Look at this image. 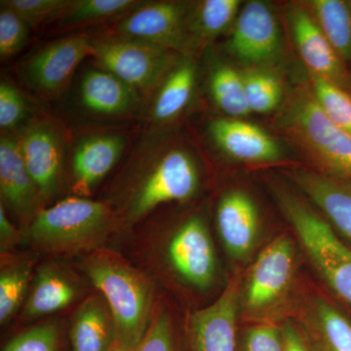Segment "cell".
<instances>
[{"mask_svg": "<svg viewBox=\"0 0 351 351\" xmlns=\"http://www.w3.org/2000/svg\"><path fill=\"white\" fill-rule=\"evenodd\" d=\"M284 121L314 158L339 179L351 181V137L329 119L313 91L295 99Z\"/></svg>", "mask_w": 351, "mask_h": 351, "instance_id": "277c9868", "label": "cell"}, {"mask_svg": "<svg viewBox=\"0 0 351 351\" xmlns=\"http://www.w3.org/2000/svg\"><path fill=\"white\" fill-rule=\"evenodd\" d=\"M80 100L89 112L104 117H119L137 107L135 88L104 69H89L80 84Z\"/></svg>", "mask_w": 351, "mask_h": 351, "instance_id": "ffe728a7", "label": "cell"}, {"mask_svg": "<svg viewBox=\"0 0 351 351\" xmlns=\"http://www.w3.org/2000/svg\"><path fill=\"white\" fill-rule=\"evenodd\" d=\"M29 25L7 7L0 10V56L2 59L19 53L29 40Z\"/></svg>", "mask_w": 351, "mask_h": 351, "instance_id": "d6a6232c", "label": "cell"}, {"mask_svg": "<svg viewBox=\"0 0 351 351\" xmlns=\"http://www.w3.org/2000/svg\"><path fill=\"white\" fill-rule=\"evenodd\" d=\"M239 288L230 281L217 301L191 316L188 351H235Z\"/></svg>", "mask_w": 351, "mask_h": 351, "instance_id": "7c38bea8", "label": "cell"}, {"mask_svg": "<svg viewBox=\"0 0 351 351\" xmlns=\"http://www.w3.org/2000/svg\"><path fill=\"white\" fill-rule=\"evenodd\" d=\"M18 232L15 226L9 221L3 205L0 206V239H1L2 249L8 248L17 240Z\"/></svg>", "mask_w": 351, "mask_h": 351, "instance_id": "74e56055", "label": "cell"}, {"mask_svg": "<svg viewBox=\"0 0 351 351\" xmlns=\"http://www.w3.org/2000/svg\"><path fill=\"white\" fill-rule=\"evenodd\" d=\"M18 143L40 199H50L59 188L63 163V143L59 130L50 121L36 122L25 129Z\"/></svg>", "mask_w": 351, "mask_h": 351, "instance_id": "30bf717a", "label": "cell"}, {"mask_svg": "<svg viewBox=\"0 0 351 351\" xmlns=\"http://www.w3.org/2000/svg\"><path fill=\"white\" fill-rule=\"evenodd\" d=\"M173 269L186 282L199 289L209 287L216 274V257L202 219H189L172 237L167 251Z\"/></svg>", "mask_w": 351, "mask_h": 351, "instance_id": "8fae6325", "label": "cell"}, {"mask_svg": "<svg viewBox=\"0 0 351 351\" xmlns=\"http://www.w3.org/2000/svg\"><path fill=\"white\" fill-rule=\"evenodd\" d=\"M27 103L19 90L10 83L0 84V127L2 130H13L27 117Z\"/></svg>", "mask_w": 351, "mask_h": 351, "instance_id": "e575fe53", "label": "cell"}, {"mask_svg": "<svg viewBox=\"0 0 351 351\" xmlns=\"http://www.w3.org/2000/svg\"><path fill=\"white\" fill-rule=\"evenodd\" d=\"M318 331L326 351H351V322L325 302L316 311Z\"/></svg>", "mask_w": 351, "mask_h": 351, "instance_id": "f546056e", "label": "cell"}, {"mask_svg": "<svg viewBox=\"0 0 351 351\" xmlns=\"http://www.w3.org/2000/svg\"><path fill=\"white\" fill-rule=\"evenodd\" d=\"M189 12L182 2H142L122 18L115 32L119 36L182 51L189 45Z\"/></svg>", "mask_w": 351, "mask_h": 351, "instance_id": "52a82bcc", "label": "cell"}, {"mask_svg": "<svg viewBox=\"0 0 351 351\" xmlns=\"http://www.w3.org/2000/svg\"><path fill=\"white\" fill-rule=\"evenodd\" d=\"M31 271L16 267L2 271L0 276V321L4 324L17 311L29 286Z\"/></svg>", "mask_w": 351, "mask_h": 351, "instance_id": "4dcf8cb0", "label": "cell"}, {"mask_svg": "<svg viewBox=\"0 0 351 351\" xmlns=\"http://www.w3.org/2000/svg\"><path fill=\"white\" fill-rule=\"evenodd\" d=\"M284 213L328 285L351 306V250L331 226L306 203L285 191H276Z\"/></svg>", "mask_w": 351, "mask_h": 351, "instance_id": "3957f363", "label": "cell"}, {"mask_svg": "<svg viewBox=\"0 0 351 351\" xmlns=\"http://www.w3.org/2000/svg\"><path fill=\"white\" fill-rule=\"evenodd\" d=\"M125 147V138L117 134H98L83 138L73 156L75 191L87 195L112 169Z\"/></svg>", "mask_w": 351, "mask_h": 351, "instance_id": "e0dca14e", "label": "cell"}, {"mask_svg": "<svg viewBox=\"0 0 351 351\" xmlns=\"http://www.w3.org/2000/svg\"><path fill=\"white\" fill-rule=\"evenodd\" d=\"M313 93L329 119L351 137V96L345 89L311 75Z\"/></svg>", "mask_w": 351, "mask_h": 351, "instance_id": "83f0119b", "label": "cell"}, {"mask_svg": "<svg viewBox=\"0 0 351 351\" xmlns=\"http://www.w3.org/2000/svg\"><path fill=\"white\" fill-rule=\"evenodd\" d=\"M136 0H75L62 16L64 27L96 24L121 16L122 18L140 5Z\"/></svg>", "mask_w": 351, "mask_h": 351, "instance_id": "4316f807", "label": "cell"}, {"mask_svg": "<svg viewBox=\"0 0 351 351\" xmlns=\"http://www.w3.org/2000/svg\"><path fill=\"white\" fill-rule=\"evenodd\" d=\"M239 0H205L198 2L188 17L189 43L207 41L230 27L239 14Z\"/></svg>", "mask_w": 351, "mask_h": 351, "instance_id": "d4e9b609", "label": "cell"}, {"mask_svg": "<svg viewBox=\"0 0 351 351\" xmlns=\"http://www.w3.org/2000/svg\"><path fill=\"white\" fill-rule=\"evenodd\" d=\"M228 49L240 63L254 66L274 60L280 49L276 16L265 2L245 4L235 21Z\"/></svg>", "mask_w": 351, "mask_h": 351, "instance_id": "9c48e42d", "label": "cell"}, {"mask_svg": "<svg viewBox=\"0 0 351 351\" xmlns=\"http://www.w3.org/2000/svg\"><path fill=\"white\" fill-rule=\"evenodd\" d=\"M110 209L84 197H69L39 210L29 228L34 244L43 250L66 253L98 243L110 225Z\"/></svg>", "mask_w": 351, "mask_h": 351, "instance_id": "7a4b0ae2", "label": "cell"}, {"mask_svg": "<svg viewBox=\"0 0 351 351\" xmlns=\"http://www.w3.org/2000/svg\"><path fill=\"white\" fill-rule=\"evenodd\" d=\"M73 0H6L1 5L12 10L29 27H36L60 17L66 12Z\"/></svg>", "mask_w": 351, "mask_h": 351, "instance_id": "1f68e13d", "label": "cell"}, {"mask_svg": "<svg viewBox=\"0 0 351 351\" xmlns=\"http://www.w3.org/2000/svg\"><path fill=\"white\" fill-rule=\"evenodd\" d=\"M197 186V168L188 152L180 149L158 152L149 159L132 191L127 216L138 221L164 203L189 199Z\"/></svg>", "mask_w": 351, "mask_h": 351, "instance_id": "5b68a950", "label": "cell"}, {"mask_svg": "<svg viewBox=\"0 0 351 351\" xmlns=\"http://www.w3.org/2000/svg\"><path fill=\"white\" fill-rule=\"evenodd\" d=\"M293 267L294 251L287 237H279L267 246L256 261L249 279V308L258 311L276 301L290 283Z\"/></svg>", "mask_w": 351, "mask_h": 351, "instance_id": "5bb4252c", "label": "cell"}, {"mask_svg": "<svg viewBox=\"0 0 351 351\" xmlns=\"http://www.w3.org/2000/svg\"><path fill=\"white\" fill-rule=\"evenodd\" d=\"M84 269L107 302L114 323L115 343L135 350L149 328L151 285L137 270L112 256H93Z\"/></svg>", "mask_w": 351, "mask_h": 351, "instance_id": "6da1fadb", "label": "cell"}, {"mask_svg": "<svg viewBox=\"0 0 351 351\" xmlns=\"http://www.w3.org/2000/svg\"><path fill=\"white\" fill-rule=\"evenodd\" d=\"M293 178L335 228L351 241V181L306 170L295 171Z\"/></svg>", "mask_w": 351, "mask_h": 351, "instance_id": "d6986e66", "label": "cell"}, {"mask_svg": "<svg viewBox=\"0 0 351 351\" xmlns=\"http://www.w3.org/2000/svg\"><path fill=\"white\" fill-rule=\"evenodd\" d=\"M212 98L230 119H239L251 113L245 96L243 77L226 64L213 69L209 80Z\"/></svg>", "mask_w": 351, "mask_h": 351, "instance_id": "484cf974", "label": "cell"}, {"mask_svg": "<svg viewBox=\"0 0 351 351\" xmlns=\"http://www.w3.org/2000/svg\"><path fill=\"white\" fill-rule=\"evenodd\" d=\"M76 295L75 284L64 274L51 267H44L39 271L25 304V314L27 317H36L61 311L73 302Z\"/></svg>", "mask_w": 351, "mask_h": 351, "instance_id": "603a6c76", "label": "cell"}, {"mask_svg": "<svg viewBox=\"0 0 351 351\" xmlns=\"http://www.w3.org/2000/svg\"><path fill=\"white\" fill-rule=\"evenodd\" d=\"M59 343L56 325L46 323L16 337L3 351H58Z\"/></svg>", "mask_w": 351, "mask_h": 351, "instance_id": "836d02e7", "label": "cell"}, {"mask_svg": "<svg viewBox=\"0 0 351 351\" xmlns=\"http://www.w3.org/2000/svg\"><path fill=\"white\" fill-rule=\"evenodd\" d=\"M243 77L245 96L250 112L267 113L276 110L282 100L280 83L269 73L247 71Z\"/></svg>", "mask_w": 351, "mask_h": 351, "instance_id": "f1b7e54d", "label": "cell"}, {"mask_svg": "<svg viewBox=\"0 0 351 351\" xmlns=\"http://www.w3.org/2000/svg\"><path fill=\"white\" fill-rule=\"evenodd\" d=\"M215 145L230 158L246 163L271 162L280 158V145L265 130L239 119H217L210 123Z\"/></svg>", "mask_w": 351, "mask_h": 351, "instance_id": "9a60e30c", "label": "cell"}, {"mask_svg": "<svg viewBox=\"0 0 351 351\" xmlns=\"http://www.w3.org/2000/svg\"><path fill=\"white\" fill-rule=\"evenodd\" d=\"M288 18L295 46L311 75L324 78L343 89L346 73L343 61L315 18L302 6H293Z\"/></svg>", "mask_w": 351, "mask_h": 351, "instance_id": "4fadbf2b", "label": "cell"}, {"mask_svg": "<svg viewBox=\"0 0 351 351\" xmlns=\"http://www.w3.org/2000/svg\"><path fill=\"white\" fill-rule=\"evenodd\" d=\"M217 225L226 250L233 257H244L257 237L258 215L255 203L243 191H230L219 201Z\"/></svg>", "mask_w": 351, "mask_h": 351, "instance_id": "ac0fdd59", "label": "cell"}, {"mask_svg": "<svg viewBox=\"0 0 351 351\" xmlns=\"http://www.w3.org/2000/svg\"><path fill=\"white\" fill-rule=\"evenodd\" d=\"M169 315L159 313L147 328L136 351H175Z\"/></svg>", "mask_w": 351, "mask_h": 351, "instance_id": "d590c367", "label": "cell"}, {"mask_svg": "<svg viewBox=\"0 0 351 351\" xmlns=\"http://www.w3.org/2000/svg\"><path fill=\"white\" fill-rule=\"evenodd\" d=\"M87 57H94L92 39L83 36L58 39L25 64V82L44 97L56 96L66 87L75 69Z\"/></svg>", "mask_w": 351, "mask_h": 351, "instance_id": "ba28073f", "label": "cell"}, {"mask_svg": "<svg viewBox=\"0 0 351 351\" xmlns=\"http://www.w3.org/2000/svg\"><path fill=\"white\" fill-rule=\"evenodd\" d=\"M313 17L341 61H351V2L313 0Z\"/></svg>", "mask_w": 351, "mask_h": 351, "instance_id": "cb8c5ba5", "label": "cell"}, {"mask_svg": "<svg viewBox=\"0 0 351 351\" xmlns=\"http://www.w3.org/2000/svg\"><path fill=\"white\" fill-rule=\"evenodd\" d=\"M243 351H284L282 332L272 326L252 328L245 338Z\"/></svg>", "mask_w": 351, "mask_h": 351, "instance_id": "8d00e7d4", "label": "cell"}, {"mask_svg": "<svg viewBox=\"0 0 351 351\" xmlns=\"http://www.w3.org/2000/svg\"><path fill=\"white\" fill-rule=\"evenodd\" d=\"M282 338L284 351H307L301 337L292 326L284 327Z\"/></svg>", "mask_w": 351, "mask_h": 351, "instance_id": "f35d334b", "label": "cell"}, {"mask_svg": "<svg viewBox=\"0 0 351 351\" xmlns=\"http://www.w3.org/2000/svg\"><path fill=\"white\" fill-rule=\"evenodd\" d=\"M94 59L101 69L117 75L136 90L158 86L177 64L176 51L163 46L117 36L95 39Z\"/></svg>", "mask_w": 351, "mask_h": 351, "instance_id": "8992f818", "label": "cell"}, {"mask_svg": "<svg viewBox=\"0 0 351 351\" xmlns=\"http://www.w3.org/2000/svg\"><path fill=\"white\" fill-rule=\"evenodd\" d=\"M196 71L193 62L178 63L159 85L152 107V119L165 123L176 119L188 106L195 85Z\"/></svg>", "mask_w": 351, "mask_h": 351, "instance_id": "7402d4cb", "label": "cell"}, {"mask_svg": "<svg viewBox=\"0 0 351 351\" xmlns=\"http://www.w3.org/2000/svg\"><path fill=\"white\" fill-rule=\"evenodd\" d=\"M110 351H133L129 350V348H124V346H121L119 345H115L113 346L112 350Z\"/></svg>", "mask_w": 351, "mask_h": 351, "instance_id": "ab89813d", "label": "cell"}, {"mask_svg": "<svg viewBox=\"0 0 351 351\" xmlns=\"http://www.w3.org/2000/svg\"><path fill=\"white\" fill-rule=\"evenodd\" d=\"M73 351H110L114 323L104 297L88 299L78 309L71 331Z\"/></svg>", "mask_w": 351, "mask_h": 351, "instance_id": "44dd1931", "label": "cell"}, {"mask_svg": "<svg viewBox=\"0 0 351 351\" xmlns=\"http://www.w3.org/2000/svg\"><path fill=\"white\" fill-rule=\"evenodd\" d=\"M0 191L2 200L20 218L38 213V186L27 171L17 138L7 135L0 138Z\"/></svg>", "mask_w": 351, "mask_h": 351, "instance_id": "2e32d148", "label": "cell"}]
</instances>
